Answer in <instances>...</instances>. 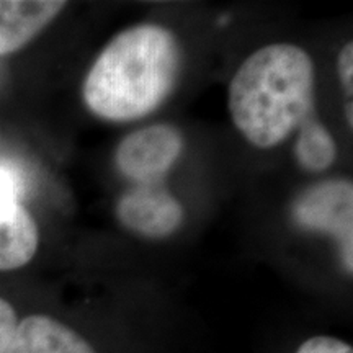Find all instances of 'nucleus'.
Returning a JSON list of instances; mask_svg holds the SVG:
<instances>
[{
	"instance_id": "obj_7",
	"label": "nucleus",
	"mask_w": 353,
	"mask_h": 353,
	"mask_svg": "<svg viewBox=\"0 0 353 353\" xmlns=\"http://www.w3.org/2000/svg\"><path fill=\"white\" fill-rule=\"evenodd\" d=\"M7 353H97L81 334L51 316L19 321Z\"/></svg>"
},
{
	"instance_id": "obj_4",
	"label": "nucleus",
	"mask_w": 353,
	"mask_h": 353,
	"mask_svg": "<svg viewBox=\"0 0 353 353\" xmlns=\"http://www.w3.org/2000/svg\"><path fill=\"white\" fill-rule=\"evenodd\" d=\"M183 149L182 132L172 125H152L132 131L118 145L114 161L126 179L138 185H157Z\"/></svg>"
},
{
	"instance_id": "obj_10",
	"label": "nucleus",
	"mask_w": 353,
	"mask_h": 353,
	"mask_svg": "<svg viewBox=\"0 0 353 353\" xmlns=\"http://www.w3.org/2000/svg\"><path fill=\"white\" fill-rule=\"evenodd\" d=\"M25 193V179L12 162H0V196L20 201Z\"/></svg>"
},
{
	"instance_id": "obj_5",
	"label": "nucleus",
	"mask_w": 353,
	"mask_h": 353,
	"mask_svg": "<svg viewBox=\"0 0 353 353\" xmlns=\"http://www.w3.org/2000/svg\"><path fill=\"white\" fill-rule=\"evenodd\" d=\"M117 216L130 231L143 237L162 239L180 228L183 208L157 185H138L120 198Z\"/></svg>"
},
{
	"instance_id": "obj_8",
	"label": "nucleus",
	"mask_w": 353,
	"mask_h": 353,
	"mask_svg": "<svg viewBox=\"0 0 353 353\" xmlns=\"http://www.w3.org/2000/svg\"><path fill=\"white\" fill-rule=\"evenodd\" d=\"M39 244L38 226L20 201L0 196V272L25 267Z\"/></svg>"
},
{
	"instance_id": "obj_1",
	"label": "nucleus",
	"mask_w": 353,
	"mask_h": 353,
	"mask_svg": "<svg viewBox=\"0 0 353 353\" xmlns=\"http://www.w3.org/2000/svg\"><path fill=\"white\" fill-rule=\"evenodd\" d=\"M180 65L182 50L170 30L156 23L131 26L95 59L83 81V101L103 120H139L172 94Z\"/></svg>"
},
{
	"instance_id": "obj_13",
	"label": "nucleus",
	"mask_w": 353,
	"mask_h": 353,
	"mask_svg": "<svg viewBox=\"0 0 353 353\" xmlns=\"http://www.w3.org/2000/svg\"><path fill=\"white\" fill-rule=\"evenodd\" d=\"M337 69H339V77H341L342 85L345 88V92L352 97L353 92V43H347L342 48L341 54H339L337 61Z\"/></svg>"
},
{
	"instance_id": "obj_12",
	"label": "nucleus",
	"mask_w": 353,
	"mask_h": 353,
	"mask_svg": "<svg viewBox=\"0 0 353 353\" xmlns=\"http://www.w3.org/2000/svg\"><path fill=\"white\" fill-rule=\"evenodd\" d=\"M17 325H19V316H17L15 307L7 299L0 298V353H7Z\"/></svg>"
},
{
	"instance_id": "obj_2",
	"label": "nucleus",
	"mask_w": 353,
	"mask_h": 353,
	"mask_svg": "<svg viewBox=\"0 0 353 353\" xmlns=\"http://www.w3.org/2000/svg\"><path fill=\"white\" fill-rule=\"evenodd\" d=\"M312 90L311 56L296 44H268L247 57L234 74L229 113L250 144L270 149L306 120Z\"/></svg>"
},
{
	"instance_id": "obj_11",
	"label": "nucleus",
	"mask_w": 353,
	"mask_h": 353,
	"mask_svg": "<svg viewBox=\"0 0 353 353\" xmlns=\"http://www.w3.org/2000/svg\"><path fill=\"white\" fill-rule=\"evenodd\" d=\"M296 353H353L352 345L330 335H316L299 345Z\"/></svg>"
},
{
	"instance_id": "obj_9",
	"label": "nucleus",
	"mask_w": 353,
	"mask_h": 353,
	"mask_svg": "<svg viewBox=\"0 0 353 353\" xmlns=\"http://www.w3.org/2000/svg\"><path fill=\"white\" fill-rule=\"evenodd\" d=\"M298 164L304 170L324 172L335 162L337 144L332 134L317 120H304L299 125V134L294 144Z\"/></svg>"
},
{
	"instance_id": "obj_3",
	"label": "nucleus",
	"mask_w": 353,
	"mask_h": 353,
	"mask_svg": "<svg viewBox=\"0 0 353 353\" xmlns=\"http://www.w3.org/2000/svg\"><path fill=\"white\" fill-rule=\"evenodd\" d=\"M293 218L304 229L334 236L341 244L343 267L352 273L353 185L350 180H325L312 185L293 205Z\"/></svg>"
},
{
	"instance_id": "obj_6",
	"label": "nucleus",
	"mask_w": 353,
	"mask_h": 353,
	"mask_svg": "<svg viewBox=\"0 0 353 353\" xmlns=\"http://www.w3.org/2000/svg\"><path fill=\"white\" fill-rule=\"evenodd\" d=\"M65 6L59 0H0V56L26 46Z\"/></svg>"
},
{
	"instance_id": "obj_14",
	"label": "nucleus",
	"mask_w": 353,
	"mask_h": 353,
	"mask_svg": "<svg viewBox=\"0 0 353 353\" xmlns=\"http://www.w3.org/2000/svg\"><path fill=\"white\" fill-rule=\"evenodd\" d=\"M345 118L348 120V126H353V110H352V101H348L345 107Z\"/></svg>"
}]
</instances>
